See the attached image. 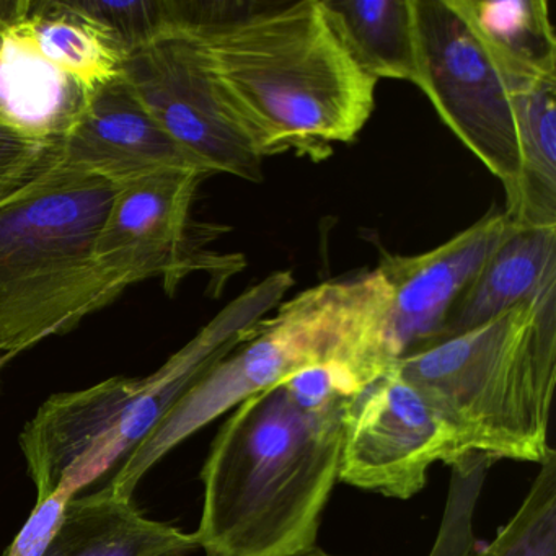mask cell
I'll return each mask as SVG.
<instances>
[{
	"label": "cell",
	"mask_w": 556,
	"mask_h": 556,
	"mask_svg": "<svg viewBox=\"0 0 556 556\" xmlns=\"http://www.w3.org/2000/svg\"><path fill=\"white\" fill-rule=\"evenodd\" d=\"M341 361L315 364L237 405L204 464L194 533L206 556L314 548L340 471L343 418L363 389Z\"/></svg>",
	"instance_id": "obj_1"
},
{
	"label": "cell",
	"mask_w": 556,
	"mask_h": 556,
	"mask_svg": "<svg viewBox=\"0 0 556 556\" xmlns=\"http://www.w3.org/2000/svg\"><path fill=\"white\" fill-rule=\"evenodd\" d=\"M220 99L263 159H327L372 116L379 80L351 56L321 0H178Z\"/></svg>",
	"instance_id": "obj_2"
},
{
	"label": "cell",
	"mask_w": 556,
	"mask_h": 556,
	"mask_svg": "<svg viewBox=\"0 0 556 556\" xmlns=\"http://www.w3.org/2000/svg\"><path fill=\"white\" fill-rule=\"evenodd\" d=\"M392 289L379 268L330 279L281 302L273 317L211 367L126 455L103 490L131 500L146 473L185 439L285 377L328 361L350 364L363 386L392 367L386 328Z\"/></svg>",
	"instance_id": "obj_3"
},
{
	"label": "cell",
	"mask_w": 556,
	"mask_h": 556,
	"mask_svg": "<svg viewBox=\"0 0 556 556\" xmlns=\"http://www.w3.org/2000/svg\"><path fill=\"white\" fill-rule=\"evenodd\" d=\"M292 286L291 271L266 276L152 376L113 377L47 400L21 435L37 503L56 493L77 496L116 460L131 454L175 403L281 304Z\"/></svg>",
	"instance_id": "obj_4"
},
{
	"label": "cell",
	"mask_w": 556,
	"mask_h": 556,
	"mask_svg": "<svg viewBox=\"0 0 556 556\" xmlns=\"http://www.w3.org/2000/svg\"><path fill=\"white\" fill-rule=\"evenodd\" d=\"M116 187L56 161L0 201V353L11 359L122 295L97 260Z\"/></svg>",
	"instance_id": "obj_5"
},
{
	"label": "cell",
	"mask_w": 556,
	"mask_h": 556,
	"mask_svg": "<svg viewBox=\"0 0 556 556\" xmlns=\"http://www.w3.org/2000/svg\"><path fill=\"white\" fill-rule=\"evenodd\" d=\"M393 367L435 403L465 454L542 464L553 451L556 286Z\"/></svg>",
	"instance_id": "obj_6"
},
{
	"label": "cell",
	"mask_w": 556,
	"mask_h": 556,
	"mask_svg": "<svg viewBox=\"0 0 556 556\" xmlns=\"http://www.w3.org/2000/svg\"><path fill=\"white\" fill-rule=\"evenodd\" d=\"M206 177L197 168H165L119 185L100 230L97 260L122 291L161 278L174 295L188 276L203 273L207 288L220 295L245 269L242 253L207 249L227 227L194 220V198Z\"/></svg>",
	"instance_id": "obj_7"
},
{
	"label": "cell",
	"mask_w": 556,
	"mask_h": 556,
	"mask_svg": "<svg viewBox=\"0 0 556 556\" xmlns=\"http://www.w3.org/2000/svg\"><path fill=\"white\" fill-rule=\"evenodd\" d=\"M419 86L439 118L501 181L519 191L520 152L509 80L452 0H413Z\"/></svg>",
	"instance_id": "obj_8"
},
{
	"label": "cell",
	"mask_w": 556,
	"mask_h": 556,
	"mask_svg": "<svg viewBox=\"0 0 556 556\" xmlns=\"http://www.w3.org/2000/svg\"><path fill=\"white\" fill-rule=\"evenodd\" d=\"M119 76L162 131L207 175L260 184L263 161L217 92L197 37L184 25L119 61Z\"/></svg>",
	"instance_id": "obj_9"
},
{
	"label": "cell",
	"mask_w": 556,
	"mask_h": 556,
	"mask_svg": "<svg viewBox=\"0 0 556 556\" xmlns=\"http://www.w3.org/2000/svg\"><path fill=\"white\" fill-rule=\"evenodd\" d=\"M343 425L338 480L383 496L409 500L435 462L468 457L454 426L395 367L351 399Z\"/></svg>",
	"instance_id": "obj_10"
},
{
	"label": "cell",
	"mask_w": 556,
	"mask_h": 556,
	"mask_svg": "<svg viewBox=\"0 0 556 556\" xmlns=\"http://www.w3.org/2000/svg\"><path fill=\"white\" fill-rule=\"evenodd\" d=\"M514 227L504 211H488L473 226L421 255H383L377 268L392 289L386 328L392 366L442 340L455 302Z\"/></svg>",
	"instance_id": "obj_11"
},
{
	"label": "cell",
	"mask_w": 556,
	"mask_h": 556,
	"mask_svg": "<svg viewBox=\"0 0 556 556\" xmlns=\"http://www.w3.org/2000/svg\"><path fill=\"white\" fill-rule=\"evenodd\" d=\"M58 157L116 187L165 168L204 172L162 131L119 73L84 92L61 135Z\"/></svg>",
	"instance_id": "obj_12"
},
{
	"label": "cell",
	"mask_w": 556,
	"mask_h": 556,
	"mask_svg": "<svg viewBox=\"0 0 556 556\" xmlns=\"http://www.w3.org/2000/svg\"><path fill=\"white\" fill-rule=\"evenodd\" d=\"M488 458L470 455L454 467V494L431 556H556V452L536 473L526 500L496 539L473 545L470 516Z\"/></svg>",
	"instance_id": "obj_13"
},
{
	"label": "cell",
	"mask_w": 556,
	"mask_h": 556,
	"mask_svg": "<svg viewBox=\"0 0 556 556\" xmlns=\"http://www.w3.org/2000/svg\"><path fill=\"white\" fill-rule=\"evenodd\" d=\"M553 286L556 227H514L455 302L441 341L473 330Z\"/></svg>",
	"instance_id": "obj_14"
},
{
	"label": "cell",
	"mask_w": 556,
	"mask_h": 556,
	"mask_svg": "<svg viewBox=\"0 0 556 556\" xmlns=\"http://www.w3.org/2000/svg\"><path fill=\"white\" fill-rule=\"evenodd\" d=\"M198 548L194 533L148 519L131 500L99 490L67 503L41 556H185Z\"/></svg>",
	"instance_id": "obj_15"
},
{
	"label": "cell",
	"mask_w": 556,
	"mask_h": 556,
	"mask_svg": "<svg viewBox=\"0 0 556 556\" xmlns=\"http://www.w3.org/2000/svg\"><path fill=\"white\" fill-rule=\"evenodd\" d=\"M519 191L504 213L519 227H556V79L509 80Z\"/></svg>",
	"instance_id": "obj_16"
},
{
	"label": "cell",
	"mask_w": 556,
	"mask_h": 556,
	"mask_svg": "<svg viewBox=\"0 0 556 556\" xmlns=\"http://www.w3.org/2000/svg\"><path fill=\"white\" fill-rule=\"evenodd\" d=\"M509 80L556 79V37L545 0H452Z\"/></svg>",
	"instance_id": "obj_17"
},
{
	"label": "cell",
	"mask_w": 556,
	"mask_h": 556,
	"mask_svg": "<svg viewBox=\"0 0 556 556\" xmlns=\"http://www.w3.org/2000/svg\"><path fill=\"white\" fill-rule=\"evenodd\" d=\"M356 63L376 80L419 86L413 0H321Z\"/></svg>",
	"instance_id": "obj_18"
},
{
	"label": "cell",
	"mask_w": 556,
	"mask_h": 556,
	"mask_svg": "<svg viewBox=\"0 0 556 556\" xmlns=\"http://www.w3.org/2000/svg\"><path fill=\"white\" fill-rule=\"evenodd\" d=\"M0 24L4 34L24 41L84 92L118 74V54L92 28L64 11L60 0L0 2Z\"/></svg>",
	"instance_id": "obj_19"
},
{
	"label": "cell",
	"mask_w": 556,
	"mask_h": 556,
	"mask_svg": "<svg viewBox=\"0 0 556 556\" xmlns=\"http://www.w3.org/2000/svg\"><path fill=\"white\" fill-rule=\"evenodd\" d=\"M84 90L66 74L4 34L0 43V113L15 125L60 139L83 102Z\"/></svg>",
	"instance_id": "obj_20"
},
{
	"label": "cell",
	"mask_w": 556,
	"mask_h": 556,
	"mask_svg": "<svg viewBox=\"0 0 556 556\" xmlns=\"http://www.w3.org/2000/svg\"><path fill=\"white\" fill-rule=\"evenodd\" d=\"M64 11L92 28L110 50L126 54L157 40L180 24L177 0L61 2Z\"/></svg>",
	"instance_id": "obj_21"
},
{
	"label": "cell",
	"mask_w": 556,
	"mask_h": 556,
	"mask_svg": "<svg viewBox=\"0 0 556 556\" xmlns=\"http://www.w3.org/2000/svg\"><path fill=\"white\" fill-rule=\"evenodd\" d=\"M58 144L60 139L35 135L0 113V201L50 167Z\"/></svg>",
	"instance_id": "obj_22"
},
{
	"label": "cell",
	"mask_w": 556,
	"mask_h": 556,
	"mask_svg": "<svg viewBox=\"0 0 556 556\" xmlns=\"http://www.w3.org/2000/svg\"><path fill=\"white\" fill-rule=\"evenodd\" d=\"M73 496L56 493L37 503L34 513L25 522L24 529L15 536L8 556H41L48 543L60 529L64 510Z\"/></svg>",
	"instance_id": "obj_23"
},
{
	"label": "cell",
	"mask_w": 556,
	"mask_h": 556,
	"mask_svg": "<svg viewBox=\"0 0 556 556\" xmlns=\"http://www.w3.org/2000/svg\"><path fill=\"white\" fill-rule=\"evenodd\" d=\"M294 556H341V555H331V553L325 552V549L318 548L317 545L314 548L307 549V552L299 553V555Z\"/></svg>",
	"instance_id": "obj_24"
},
{
	"label": "cell",
	"mask_w": 556,
	"mask_h": 556,
	"mask_svg": "<svg viewBox=\"0 0 556 556\" xmlns=\"http://www.w3.org/2000/svg\"><path fill=\"white\" fill-rule=\"evenodd\" d=\"M2 37H4V27L0 24V43H2Z\"/></svg>",
	"instance_id": "obj_25"
},
{
	"label": "cell",
	"mask_w": 556,
	"mask_h": 556,
	"mask_svg": "<svg viewBox=\"0 0 556 556\" xmlns=\"http://www.w3.org/2000/svg\"><path fill=\"white\" fill-rule=\"evenodd\" d=\"M5 361H8V357L5 356H0V367H2V364L5 363Z\"/></svg>",
	"instance_id": "obj_26"
}]
</instances>
